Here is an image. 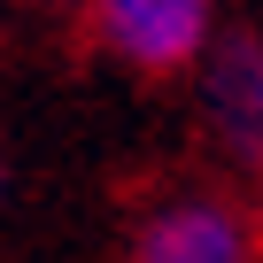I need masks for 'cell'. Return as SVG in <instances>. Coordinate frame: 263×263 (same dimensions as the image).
Segmentation results:
<instances>
[{
    "instance_id": "1",
    "label": "cell",
    "mask_w": 263,
    "mask_h": 263,
    "mask_svg": "<svg viewBox=\"0 0 263 263\" xmlns=\"http://www.w3.org/2000/svg\"><path fill=\"white\" fill-rule=\"evenodd\" d=\"M124 263H263V201L224 178L155 186L124 224Z\"/></svg>"
},
{
    "instance_id": "2",
    "label": "cell",
    "mask_w": 263,
    "mask_h": 263,
    "mask_svg": "<svg viewBox=\"0 0 263 263\" xmlns=\"http://www.w3.org/2000/svg\"><path fill=\"white\" fill-rule=\"evenodd\" d=\"M85 39L108 70L140 85H194L224 47V0H101L85 16Z\"/></svg>"
},
{
    "instance_id": "3",
    "label": "cell",
    "mask_w": 263,
    "mask_h": 263,
    "mask_svg": "<svg viewBox=\"0 0 263 263\" xmlns=\"http://www.w3.org/2000/svg\"><path fill=\"white\" fill-rule=\"evenodd\" d=\"M194 132L209 171L263 201V31H224V47L194 78Z\"/></svg>"
},
{
    "instance_id": "4",
    "label": "cell",
    "mask_w": 263,
    "mask_h": 263,
    "mask_svg": "<svg viewBox=\"0 0 263 263\" xmlns=\"http://www.w3.org/2000/svg\"><path fill=\"white\" fill-rule=\"evenodd\" d=\"M47 8H70V16H78V24H85V16H93V8H101V0H47Z\"/></svg>"
},
{
    "instance_id": "5",
    "label": "cell",
    "mask_w": 263,
    "mask_h": 263,
    "mask_svg": "<svg viewBox=\"0 0 263 263\" xmlns=\"http://www.w3.org/2000/svg\"><path fill=\"white\" fill-rule=\"evenodd\" d=\"M0 194H8V140H0Z\"/></svg>"
}]
</instances>
